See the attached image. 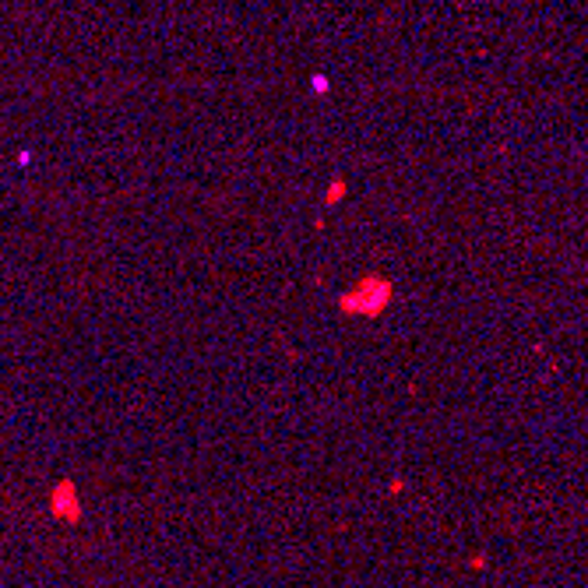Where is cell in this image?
<instances>
[{"mask_svg":"<svg viewBox=\"0 0 588 588\" xmlns=\"http://www.w3.org/2000/svg\"><path fill=\"white\" fill-rule=\"evenodd\" d=\"M395 300V286L388 282L384 275H363L356 282L338 296V311L346 317H381Z\"/></svg>","mask_w":588,"mask_h":588,"instance_id":"6da1fadb","label":"cell"},{"mask_svg":"<svg viewBox=\"0 0 588 588\" xmlns=\"http://www.w3.org/2000/svg\"><path fill=\"white\" fill-rule=\"evenodd\" d=\"M71 486L64 483L60 486V493L53 490V511H60V514H67V518H78V504H74V497H71Z\"/></svg>","mask_w":588,"mask_h":588,"instance_id":"7a4b0ae2","label":"cell"}]
</instances>
